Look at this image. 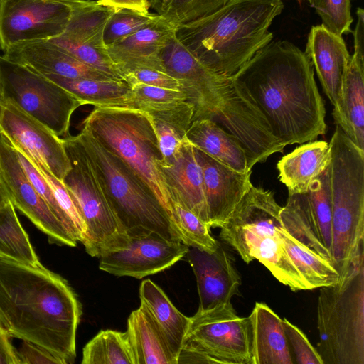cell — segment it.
<instances>
[{
	"mask_svg": "<svg viewBox=\"0 0 364 364\" xmlns=\"http://www.w3.org/2000/svg\"><path fill=\"white\" fill-rule=\"evenodd\" d=\"M231 77L285 146L314 141L326 134V109L313 65L294 43L271 41Z\"/></svg>",
	"mask_w": 364,
	"mask_h": 364,
	"instance_id": "1",
	"label": "cell"
},
{
	"mask_svg": "<svg viewBox=\"0 0 364 364\" xmlns=\"http://www.w3.org/2000/svg\"><path fill=\"white\" fill-rule=\"evenodd\" d=\"M0 310L12 337L43 347L66 364L74 363L82 307L61 276L43 265L0 258Z\"/></svg>",
	"mask_w": 364,
	"mask_h": 364,
	"instance_id": "2",
	"label": "cell"
},
{
	"mask_svg": "<svg viewBox=\"0 0 364 364\" xmlns=\"http://www.w3.org/2000/svg\"><path fill=\"white\" fill-rule=\"evenodd\" d=\"M282 0H228L212 14L176 28L179 42L214 71L232 77L273 41L269 27Z\"/></svg>",
	"mask_w": 364,
	"mask_h": 364,
	"instance_id": "3",
	"label": "cell"
},
{
	"mask_svg": "<svg viewBox=\"0 0 364 364\" xmlns=\"http://www.w3.org/2000/svg\"><path fill=\"white\" fill-rule=\"evenodd\" d=\"M328 144L332 265L340 278L364 253V150L337 125Z\"/></svg>",
	"mask_w": 364,
	"mask_h": 364,
	"instance_id": "4",
	"label": "cell"
},
{
	"mask_svg": "<svg viewBox=\"0 0 364 364\" xmlns=\"http://www.w3.org/2000/svg\"><path fill=\"white\" fill-rule=\"evenodd\" d=\"M77 135L102 175L112 208L129 239L154 233L168 240L181 242L147 184L87 128L82 127Z\"/></svg>",
	"mask_w": 364,
	"mask_h": 364,
	"instance_id": "5",
	"label": "cell"
},
{
	"mask_svg": "<svg viewBox=\"0 0 364 364\" xmlns=\"http://www.w3.org/2000/svg\"><path fill=\"white\" fill-rule=\"evenodd\" d=\"M82 124L147 184L173 225V200L159 169L163 156L150 115L135 109L94 107Z\"/></svg>",
	"mask_w": 364,
	"mask_h": 364,
	"instance_id": "6",
	"label": "cell"
},
{
	"mask_svg": "<svg viewBox=\"0 0 364 364\" xmlns=\"http://www.w3.org/2000/svg\"><path fill=\"white\" fill-rule=\"evenodd\" d=\"M320 288L316 349L323 364H364V255L336 284Z\"/></svg>",
	"mask_w": 364,
	"mask_h": 364,
	"instance_id": "7",
	"label": "cell"
},
{
	"mask_svg": "<svg viewBox=\"0 0 364 364\" xmlns=\"http://www.w3.org/2000/svg\"><path fill=\"white\" fill-rule=\"evenodd\" d=\"M71 168L62 180L85 223L86 252L101 256L126 247L129 237L111 204L102 175L78 135L63 138Z\"/></svg>",
	"mask_w": 364,
	"mask_h": 364,
	"instance_id": "8",
	"label": "cell"
},
{
	"mask_svg": "<svg viewBox=\"0 0 364 364\" xmlns=\"http://www.w3.org/2000/svg\"><path fill=\"white\" fill-rule=\"evenodd\" d=\"M0 76L5 100L58 136L69 135L70 120L82 105L73 94L44 75L0 55Z\"/></svg>",
	"mask_w": 364,
	"mask_h": 364,
	"instance_id": "9",
	"label": "cell"
},
{
	"mask_svg": "<svg viewBox=\"0 0 364 364\" xmlns=\"http://www.w3.org/2000/svg\"><path fill=\"white\" fill-rule=\"evenodd\" d=\"M251 344L249 317L238 316L230 302L198 309L191 317L182 348L203 354L213 363L252 364Z\"/></svg>",
	"mask_w": 364,
	"mask_h": 364,
	"instance_id": "10",
	"label": "cell"
},
{
	"mask_svg": "<svg viewBox=\"0 0 364 364\" xmlns=\"http://www.w3.org/2000/svg\"><path fill=\"white\" fill-rule=\"evenodd\" d=\"M70 13L68 0H0V48L58 37Z\"/></svg>",
	"mask_w": 364,
	"mask_h": 364,
	"instance_id": "11",
	"label": "cell"
},
{
	"mask_svg": "<svg viewBox=\"0 0 364 364\" xmlns=\"http://www.w3.org/2000/svg\"><path fill=\"white\" fill-rule=\"evenodd\" d=\"M281 209L272 191L252 186L228 220L220 227V237L234 248L246 263H250L252 261L251 252L257 243L283 228Z\"/></svg>",
	"mask_w": 364,
	"mask_h": 364,
	"instance_id": "12",
	"label": "cell"
},
{
	"mask_svg": "<svg viewBox=\"0 0 364 364\" xmlns=\"http://www.w3.org/2000/svg\"><path fill=\"white\" fill-rule=\"evenodd\" d=\"M0 132L16 150L43 165L59 180L70 169L63 138L9 100L0 116Z\"/></svg>",
	"mask_w": 364,
	"mask_h": 364,
	"instance_id": "13",
	"label": "cell"
},
{
	"mask_svg": "<svg viewBox=\"0 0 364 364\" xmlns=\"http://www.w3.org/2000/svg\"><path fill=\"white\" fill-rule=\"evenodd\" d=\"M0 177L15 208L23 213L50 243L75 247L77 241L53 214L28 178L9 139L0 132Z\"/></svg>",
	"mask_w": 364,
	"mask_h": 364,
	"instance_id": "14",
	"label": "cell"
},
{
	"mask_svg": "<svg viewBox=\"0 0 364 364\" xmlns=\"http://www.w3.org/2000/svg\"><path fill=\"white\" fill-rule=\"evenodd\" d=\"M188 247L154 233L130 238L126 247L101 256L99 268L117 277L142 279L170 268L185 257Z\"/></svg>",
	"mask_w": 364,
	"mask_h": 364,
	"instance_id": "15",
	"label": "cell"
},
{
	"mask_svg": "<svg viewBox=\"0 0 364 364\" xmlns=\"http://www.w3.org/2000/svg\"><path fill=\"white\" fill-rule=\"evenodd\" d=\"M185 257L196 278L198 309L207 310L230 303L232 296L240 294V277L230 256L219 242L213 252L189 247Z\"/></svg>",
	"mask_w": 364,
	"mask_h": 364,
	"instance_id": "16",
	"label": "cell"
},
{
	"mask_svg": "<svg viewBox=\"0 0 364 364\" xmlns=\"http://www.w3.org/2000/svg\"><path fill=\"white\" fill-rule=\"evenodd\" d=\"M194 150L203 173L209 225L220 228L252 186V171L237 172L203 151L196 147Z\"/></svg>",
	"mask_w": 364,
	"mask_h": 364,
	"instance_id": "17",
	"label": "cell"
},
{
	"mask_svg": "<svg viewBox=\"0 0 364 364\" xmlns=\"http://www.w3.org/2000/svg\"><path fill=\"white\" fill-rule=\"evenodd\" d=\"M304 52L333 106L334 119L339 114L342 87L351 56L346 43L342 36L332 33L322 24L314 26Z\"/></svg>",
	"mask_w": 364,
	"mask_h": 364,
	"instance_id": "18",
	"label": "cell"
},
{
	"mask_svg": "<svg viewBox=\"0 0 364 364\" xmlns=\"http://www.w3.org/2000/svg\"><path fill=\"white\" fill-rule=\"evenodd\" d=\"M3 52V56L7 60L24 65L43 75L117 80L80 62L49 39L18 42Z\"/></svg>",
	"mask_w": 364,
	"mask_h": 364,
	"instance_id": "19",
	"label": "cell"
},
{
	"mask_svg": "<svg viewBox=\"0 0 364 364\" xmlns=\"http://www.w3.org/2000/svg\"><path fill=\"white\" fill-rule=\"evenodd\" d=\"M159 169L173 203L176 202L190 210L210 227L202 170L188 139L172 160L159 164Z\"/></svg>",
	"mask_w": 364,
	"mask_h": 364,
	"instance_id": "20",
	"label": "cell"
},
{
	"mask_svg": "<svg viewBox=\"0 0 364 364\" xmlns=\"http://www.w3.org/2000/svg\"><path fill=\"white\" fill-rule=\"evenodd\" d=\"M175 30L163 17L107 48V51L124 75L138 68L164 71L160 52L174 36Z\"/></svg>",
	"mask_w": 364,
	"mask_h": 364,
	"instance_id": "21",
	"label": "cell"
},
{
	"mask_svg": "<svg viewBox=\"0 0 364 364\" xmlns=\"http://www.w3.org/2000/svg\"><path fill=\"white\" fill-rule=\"evenodd\" d=\"M249 318L252 364H293L283 319L261 302L255 303Z\"/></svg>",
	"mask_w": 364,
	"mask_h": 364,
	"instance_id": "22",
	"label": "cell"
},
{
	"mask_svg": "<svg viewBox=\"0 0 364 364\" xmlns=\"http://www.w3.org/2000/svg\"><path fill=\"white\" fill-rule=\"evenodd\" d=\"M331 151L325 141H310L283 156L277 163L280 181L289 194L306 193L311 183L330 164Z\"/></svg>",
	"mask_w": 364,
	"mask_h": 364,
	"instance_id": "23",
	"label": "cell"
},
{
	"mask_svg": "<svg viewBox=\"0 0 364 364\" xmlns=\"http://www.w3.org/2000/svg\"><path fill=\"white\" fill-rule=\"evenodd\" d=\"M280 219L291 237L332 264V242L323 232L306 193L289 194Z\"/></svg>",
	"mask_w": 364,
	"mask_h": 364,
	"instance_id": "24",
	"label": "cell"
},
{
	"mask_svg": "<svg viewBox=\"0 0 364 364\" xmlns=\"http://www.w3.org/2000/svg\"><path fill=\"white\" fill-rule=\"evenodd\" d=\"M126 333L134 364H178L161 331L142 304L130 314Z\"/></svg>",
	"mask_w": 364,
	"mask_h": 364,
	"instance_id": "25",
	"label": "cell"
},
{
	"mask_svg": "<svg viewBox=\"0 0 364 364\" xmlns=\"http://www.w3.org/2000/svg\"><path fill=\"white\" fill-rule=\"evenodd\" d=\"M186 137L194 147L230 168L240 173L252 171L246 152L240 142L214 121L193 120Z\"/></svg>",
	"mask_w": 364,
	"mask_h": 364,
	"instance_id": "26",
	"label": "cell"
},
{
	"mask_svg": "<svg viewBox=\"0 0 364 364\" xmlns=\"http://www.w3.org/2000/svg\"><path fill=\"white\" fill-rule=\"evenodd\" d=\"M334 122L356 146L364 150V59L353 55L346 70L340 111Z\"/></svg>",
	"mask_w": 364,
	"mask_h": 364,
	"instance_id": "27",
	"label": "cell"
},
{
	"mask_svg": "<svg viewBox=\"0 0 364 364\" xmlns=\"http://www.w3.org/2000/svg\"><path fill=\"white\" fill-rule=\"evenodd\" d=\"M139 297L178 360L188 330L191 317L179 311L165 292L150 279L143 280Z\"/></svg>",
	"mask_w": 364,
	"mask_h": 364,
	"instance_id": "28",
	"label": "cell"
},
{
	"mask_svg": "<svg viewBox=\"0 0 364 364\" xmlns=\"http://www.w3.org/2000/svg\"><path fill=\"white\" fill-rule=\"evenodd\" d=\"M71 13L65 29L58 37L70 42L105 48V26L117 8L90 0H68Z\"/></svg>",
	"mask_w": 364,
	"mask_h": 364,
	"instance_id": "29",
	"label": "cell"
},
{
	"mask_svg": "<svg viewBox=\"0 0 364 364\" xmlns=\"http://www.w3.org/2000/svg\"><path fill=\"white\" fill-rule=\"evenodd\" d=\"M44 76L73 94L82 105L127 107L131 85L124 80L68 78L55 75Z\"/></svg>",
	"mask_w": 364,
	"mask_h": 364,
	"instance_id": "30",
	"label": "cell"
},
{
	"mask_svg": "<svg viewBox=\"0 0 364 364\" xmlns=\"http://www.w3.org/2000/svg\"><path fill=\"white\" fill-rule=\"evenodd\" d=\"M154 124L162 162L173 159L183 143L193 119L194 107L188 101L174 107L148 113Z\"/></svg>",
	"mask_w": 364,
	"mask_h": 364,
	"instance_id": "31",
	"label": "cell"
},
{
	"mask_svg": "<svg viewBox=\"0 0 364 364\" xmlns=\"http://www.w3.org/2000/svg\"><path fill=\"white\" fill-rule=\"evenodd\" d=\"M0 258L33 267L42 265L11 201L0 205Z\"/></svg>",
	"mask_w": 364,
	"mask_h": 364,
	"instance_id": "32",
	"label": "cell"
},
{
	"mask_svg": "<svg viewBox=\"0 0 364 364\" xmlns=\"http://www.w3.org/2000/svg\"><path fill=\"white\" fill-rule=\"evenodd\" d=\"M284 247L308 290L336 284L339 274L327 260L304 246L284 229L279 230Z\"/></svg>",
	"mask_w": 364,
	"mask_h": 364,
	"instance_id": "33",
	"label": "cell"
},
{
	"mask_svg": "<svg viewBox=\"0 0 364 364\" xmlns=\"http://www.w3.org/2000/svg\"><path fill=\"white\" fill-rule=\"evenodd\" d=\"M82 364H134L126 332L100 331L84 347Z\"/></svg>",
	"mask_w": 364,
	"mask_h": 364,
	"instance_id": "34",
	"label": "cell"
},
{
	"mask_svg": "<svg viewBox=\"0 0 364 364\" xmlns=\"http://www.w3.org/2000/svg\"><path fill=\"white\" fill-rule=\"evenodd\" d=\"M228 0H159L153 9L174 28L215 11Z\"/></svg>",
	"mask_w": 364,
	"mask_h": 364,
	"instance_id": "35",
	"label": "cell"
},
{
	"mask_svg": "<svg viewBox=\"0 0 364 364\" xmlns=\"http://www.w3.org/2000/svg\"><path fill=\"white\" fill-rule=\"evenodd\" d=\"M185 101L187 97L181 90L134 83L131 85L126 108L149 113L174 107Z\"/></svg>",
	"mask_w": 364,
	"mask_h": 364,
	"instance_id": "36",
	"label": "cell"
},
{
	"mask_svg": "<svg viewBox=\"0 0 364 364\" xmlns=\"http://www.w3.org/2000/svg\"><path fill=\"white\" fill-rule=\"evenodd\" d=\"M173 225L181 242L208 252L214 251L218 245L210 235V227L190 210L176 202L173 203Z\"/></svg>",
	"mask_w": 364,
	"mask_h": 364,
	"instance_id": "37",
	"label": "cell"
},
{
	"mask_svg": "<svg viewBox=\"0 0 364 364\" xmlns=\"http://www.w3.org/2000/svg\"><path fill=\"white\" fill-rule=\"evenodd\" d=\"M156 13L142 12L129 8H117L107 20L102 34L106 48L156 21Z\"/></svg>",
	"mask_w": 364,
	"mask_h": 364,
	"instance_id": "38",
	"label": "cell"
},
{
	"mask_svg": "<svg viewBox=\"0 0 364 364\" xmlns=\"http://www.w3.org/2000/svg\"><path fill=\"white\" fill-rule=\"evenodd\" d=\"M49 40L87 65L107 74L114 79L124 80L121 72L110 58L107 48L70 42L58 37Z\"/></svg>",
	"mask_w": 364,
	"mask_h": 364,
	"instance_id": "39",
	"label": "cell"
},
{
	"mask_svg": "<svg viewBox=\"0 0 364 364\" xmlns=\"http://www.w3.org/2000/svg\"><path fill=\"white\" fill-rule=\"evenodd\" d=\"M31 161L35 164L50 186L60 208L69 222L73 237L77 242L83 243L86 232L85 225L74 200L63 181L53 175L43 165L31 159Z\"/></svg>",
	"mask_w": 364,
	"mask_h": 364,
	"instance_id": "40",
	"label": "cell"
},
{
	"mask_svg": "<svg viewBox=\"0 0 364 364\" xmlns=\"http://www.w3.org/2000/svg\"><path fill=\"white\" fill-rule=\"evenodd\" d=\"M321 17L322 25L333 33L342 36L352 32L351 0H308Z\"/></svg>",
	"mask_w": 364,
	"mask_h": 364,
	"instance_id": "41",
	"label": "cell"
},
{
	"mask_svg": "<svg viewBox=\"0 0 364 364\" xmlns=\"http://www.w3.org/2000/svg\"><path fill=\"white\" fill-rule=\"evenodd\" d=\"M16 151L20 163L33 186L48 204L53 214L73 236L69 222L60 208L50 186L31 159L22 152L18 150Z\"/></svg>",
	"mask_w": 364,
	"mask_h": 364,
	"instance_id": "42",
	"label": "cell"
},
{
	"mask_svg": "<svg viewBox=\"0 0 364 364\" xmlns=\"http://www.w3.org/2000/svg\"><path fill=\"white\" fill-rule=\"evenodd\" d=\"M283 324L288 342L296 356V363L323 364V360L316 349L310 343L303 331L286 318L283 319Z\"/></svg>",
	"mask_w": 364,
	"mask_h": 364,
	"instance_id": "43",
	"label": "cell"
},
{
	"mask_svg": "<svg viewBox=\"0 0 364 364\" xmlns=\"http://www.w3.org/2000/svg\"><path fill=\"white\" fill-rule=\"evenodd\" d=\"M124 80L130 85L134 83H144L159 87L181 90L179 82L166 72L151 69L138 68L124 77Z\"/></svg>",
	"mask_w": 364,
	"mask_h": 364,
	"instance_id": "44",
	"label": "cell"
},
{
	"mask_svg": "<svg viewBox=\"0 0 364 364\" xmlns=\"http://www.w3.org/2000/svg\"><path fill=\"white\" fill-rule=\"evenodd\" d=\"M16 352L19 364H66L46 348L27 341H23Z\"/></svg>",
	"mask_w": 364,
	"mask_h": 364,
	"instance_id": "45",
	"label": "cell"
},
{
	"mask_svg": "<svg viewBox=\"0 0 364 364\" xmlns=\"http://www.w3.org/2000/svg\"><path fill=\"white\" fill-rule=\"evenodd\" d=\"M10 333L0 328V364H19L16 350L12 346Z\"/></svg>",
	"mask_w": 364,
	"mask_h": 364,
	"instance_id": "46",
	"label": "cell"
},
{
	"mask_svg": "<svg viewBox=\"0 0 364 364\" xmlns=\"http://www.w3.org/2000/svg\"><path fill=\"white\" fill-rule=\"evenodd\" d=\"M357 23L353 32L354 39L353 55L364 59V10L358 7L356 10Z\"/></svg>",
	"mask_w": 364,
	"mask_h": 364,
	"instance_id": "47",
	"label": "cell"
},
{
	"mask_svg": "<svg viewBox=\"0 0 364 364\" xmlns=\"http://www.w3.org/2000/svg\"><path fill=\"white\" fill-rule=\"evenodd\" d=\"M103 5L114 8H129L142 12H149V6L147 0H106Z\"/></svg>",
	"mask_w": 364,
	"mask_h": 364,
	"instance_id": "48",
	"label": "cell"
},
{
	"mask_svg": "<svg viewBox=\"0 0 364 364\" xmlns=\"http://www.w3.org/2000/svg\"><path fill=\"white\" fill-rule=\"evenodd\" d=\"M8 201H11V197L0 177V205Z\"/></svg>",
	"mask_w": 364,
	"mask_h": 364,
	"instance_id": "49",
	"label": "cell"
},
{
	"mask_svg": "<svg viewBox=\"0 0 364 364\" xmlns=\"http://www.w3.org/2000/svg\"><path fill=\"white\" fill-rule=\"evenodd\" d=\"M6 102V100L4 96L3 89H2V83L0 76V116L4 105V103Z\"/></svg>",
	"mask_w": 364,
	"mask_h": 364,
	"instance_id": "50",
	"label": "cell"
},
{
	"mask_svg": "<svg viewBox=\"0 0 364 364\" xmlns=\"http://www.w3.org/2000/svg\"><path fill=\"white\" fill-rule=\"evenodd\" d=\"M0 328L6 329L9 331L8 324H7L6 321L4 316H3L1 310H0Z\"/></svg>",
	"mask_w": 364,
	"mask_h": 364,
	"instance_id": "51",
	"label": "cell"
},
{
	"mask_svg": "<svg viewBox=\"0 0 364 364\" xmlns=\"http://www.w3.org/2000/svg\"><path fill=\"white\" fill-rule=\"evenodd\" d=\"M149 8L154 9L157 4L159 3V0H147Z\"/></svg>",
	"mask_w": 364,
	"mask_h": 364,
	"instance_id": "52",
	"label": "cell"
},
{
	"mask_svg": "<svg viewBox=\"0 0 364 364\" xmlns=\"http://www.w3.org/2000/svg\"><path fill=\"white\" fill-rule=\"evenodd\" d=\"M106 0H97L98 3L100 4H102Z\"/></svg>",
	"mask_w": 364,
	"mask_h": 364,
	"instance_id": "53",
	"label": "cell"
}]
</instances>
